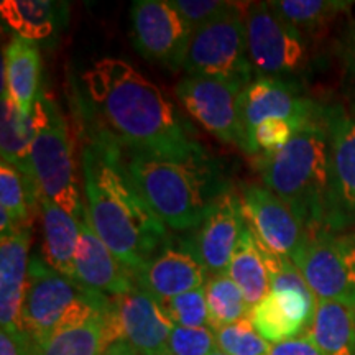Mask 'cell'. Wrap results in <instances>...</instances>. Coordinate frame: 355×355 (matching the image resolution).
<instances>
[{"mask_svg":"<svg viewBox=\"0 0 355 355\" xmlns=\"http://www.w3.org/2000/svg\"><path fill=\"white\" fill-rule=\"evenodd\" d=\"M92 130L117 141L122 150L159 158L188 159L207 152L175 104L122 58H101L83 73Z\"/></svg>","mask_w":355,"mask_h":355,"instance_id":"obj_1","label":"cell"},{"mask_svg":"<svg viewBox=\"0 0 355 355\" xmlns=\"http://www.w3.org/2000/svg\"><path fill=\"white\" fill-rule=\"evenodd\" d=\"M81 168L92 229L135 273L165 245L166 225L141 198L117 141L91 130L83 146Z\"/></svg>","mask_w":355,"mask_h":355,"instance_id":"obj_2","label":"cell"},{"mask_svg":"<svg viewBox=\"0 0 355 355\" xmlns=\"http://www.w3.org/2000/svg\"><path fill=\"white\" fill-rule=\"evenodd\" d=\"M123 152L127 171L137 189L166 227L194 230L232 189L219 159L204 152L188 159L159 158Z\"/></svg>","mask_w":355,"mask_h":355,"instance_id":"obj_3","label":"cell"},{"mask_svg":"<svg viewBox=\"0 0 355 355\" xmlns=\"http://www.w3.org/2000/svg\"><path fill=\"white\" fill-rule=\"evenodd\" d=\"M255 162L265 188L290 207L306 234L326 230L331 184L326 112L301 128L283 148L257 157Z\"/></svg>","mask_w":355,"mask_h":355,"instance_id":"obj_4","label":"cell"},{"mask_svg":"<svg viewBox=\"0 0 355 355\" xmlns=\"http://www.w3.org/2000/svg\"><path fill=\"white\" fill-rule=\"evenodd\" d=\"M114 306V298L55 272L42 259L30 260L21 331L32 343L81 326Z\"/></svg>","mask_w":355,"mask_h":355,"instance_id":"obj_5","label":"cell"},{"mask_svg":"<svg viewBox=\"0 0 355 355\" xmlns=\"http://www.w3.org/2000/svg\"><path fill=\"white\" fill-rule=\"evenodd\" d=\"M35 135L32 166L42 196L64 209L78 222L87 220L79 193L76 162L68 123L56 102L40 92L33 109Z\"/></svg>","mask_w":355,"mask_h":355,"instance_id":"obj_6","label":"cell"},{"mask_svg":"<svg viewBox=\"0 0 355 355\" xmlns=\"http://www.w3.org/2000/svg\"><path fill=\"white\" fill-rule=\"evenodd\" d=\"M270 275V293L250 309V322L266 343L278 344L308 334L318 298L288 257L270 250L259 241Z\"/></svg>","mask_w":355,"mask_h":355,"instance_id":"obj_7","label":"cell"},{"mask_svg":"<svg viewBox=\"0 0 355 355\" xmlns=\"http://www.w3.org/2000/svg\"><path fill=\"white\" fill-rule=\"evenodd\" d=\"M248 58L257 78L298 83L311 64L309 40L283 20L270 2L250 3L245 12Z\"/></svg>","mask_w":355,"mask_h":355,"instance_id":"obj_8","label":"cell"},{"mask_svg":"<svg viewBox=\"0 0 355 355\" xmlns=\"http://www.w3.org/2000/svg\"><path fill=\"white\" fill-rule=\"evenodd\" d=\"M183 69L188 76L219 79L241 91L252 83L245 17L239 8L191 33Z\"/></svg>","mask_w":355,"mask_h":355,"instance_id":"obj_9","label":"cell"},{"mask_svg":"<svg viewBox=\"0 0 355 355\" xmlns=\"http://www.w3.org/2000/svg\"><path fill=\"white\" fill-rule=\"evenodd\" d=\"M293 263L318 300L355 308V232L311 234Z\"/></svg>","mask_w":355,"mask_h":355,"instance_id":"obj_10","label":"cell"},{"mask_svg":"<svg viewBox=\"0 0 355 355\" xmlns=\"http://www.w3.org/2000/svg\"><path fill=\"white\" fill-rule=\"evenodd\" d=\"M130 20L133 46L145 60L170 71L183 69L193 32L170 0H137Z\"/></svg>","mask_w":355,"mask_h":355,"instance_id":"obj_11","label":"cell"},{"mask_svg":"<svg viewBox=\"0 0 355 355\" xmlns=\"http://www.w3.org/2000/svg\"><path fill=\"white\" fill-rule=\"evenodd\" d=\"M331 137V184L326 230L349 232L355 227V115L343 107L326 109Z\"/></svg>","mask_w":355,"mask_h":355,"instance_id":"obj_12","label":"cell"},{"mask_svg":"<svg viewBox=\"0 0 355 355\" xmlns=\"http://www.w3.org/2000/svg\"><path fill=\"white\" fill-rule=\"evenodd\" d=\"M176 99L183 104L188 114L216 139L227 145L245 150V139L239 115L241 89L219 79L186 76L175 89Z\"/></svg>","mask_w":355,"mask_h":355,"instance_id":"obj_13","label":"cell"},{"mask_svg":"<svg viewBox=\"0 0 355 355\" xmlns=\"http://www.w3.org/2000/svg\"><path fill=\"white\" fill-rule=\"evenodd\" d=\"M326 107L308 97L300 83L275 78H254L239 97V115L247 139L255 127L270 119H288L309 123L321 117ZM245 153V150H243Z\"/></svg>","mask_w":355,"mask_h":355,"instance_id":"obj_14","label":"cell"},{"mask_svg":"<svg viewBox=\"0 0 355 355\" xmlns=\"http://www.w3.org/2000/svg\"><path fill=\"white\" fill-rule=\"evenodd\" d=\"M245 224L241 194L230 189L217 201L202 224L181 243L198 257L207 275L219 277L227 273Z\"/></svg>","mask_w":355,"mask_h":355,"instance_id":"obj_15","label":"cell"},{"mask_svg":"<svg viewBox=\"0 0 355 355\" xmlns=\"http://www.w3.org/2000/svg\"><path fill=\"white\" fill-rule=\"evenodd\" d=\"M241 199L247 224L257 237L275 254L295 260L308 234L290 207L259 184L243 186Z\"/></svg>","mask_w":355,"mask_h":355,"instance_id":"obj_16","label":"cell"},{"mask_svg":"<svg viewBox=\"0 0 355 355\" xmlns=\"http://www.w3.org/2000/svg\"><path fill=\"white\" fill-rule=\"evenodd\" d=\"M133 277L137 286L159 303L199 290L207 283V272L201 261L181 242L163 245Z\"/></svg>","mask_w":355,"mask_h":355,"instance_id":"obj_17","label":"cell"},{"mask_svg":"<svg viewBox=\"0 0 355 355\" xmlns=\"http://www.w3.org/2000/svg\"><path fill=\"white\" fill-rule=\"evenodd\" d=\"M114 303L125 343L140 355H170L168 345L175 324L158 300L135 286L125 295L115 296Z\"/></svg>","mask_w":355,"mask_h":355,"instance_id":"obj_18","label":"cell"},{"mask_svg":"<svg viewBox=\"0 0 355 355\" xmlns=\"http://www.w3.org/2000/svg\"><path fill=\"white\" fill-rule=\"evenodd\" d=\"M79 242L74 255V277L84 286L107 296H121L137 286L135 277L102 242L91 222H79Z\"/></svg>","mask_w":355,"mask_h":355,"instance_id":"obj_19","label":"cell"},{"mask_svg":"<svg viewBox=\"0 0 355 355\" xmlns=\"http://www.w3.org/2000/svg\"><path fill=\"white\" fill-rule=\"evenodd\" d=\"M30 229L0 239V322L2 331H21L28 288Z\"/></svg>","mask_w":355,"mask_h":355,"instance_id":"obj_20","label":"cell"},{"mask_svg":"<svg viewBox=\"0 0 355 355\" xmlns=\"http://www.w3.org/2000/svg\"><path fill=\"white\" fill-rule=\"evenodd\" d=\"M42 55L37 42L13 35L3 50L2 94L7 92L20 112L32 117L40 96Z\"/></svg>","mask_w":355,"mask_h":355,"instance_id":"obj_21","label":"cell"},{"mask_svg":"<svg viewBox=\"0 0 355 355\" xmlns=\"http://www.w3.org/2000/svg\"><path fill=\"white\" fill-rule=\"evenodd\" d=\"M123 340L115 303L112 308L81 326L71 327L32 343V355H104L110 345Z\"/></svg>","mask_w":355,"mask_h":355,"instance_id":"obj_22","label":"cell"},{"mask_svg":"<svg viewBox=\"0 0 355 355\" xmlns=\"http://www.w3.org/2000/svg\"><path fill=\"white\" fill-rule=\"evenodd\" d=\"M0 112H2L0 114L2 115V127H0L2 162L10 163L24 175L30 194L40 201L42 193H40L32 166V141L35 135L33 117H26L21 114L7 92L2 94Z\"/></svg>","mask_w":355,"mask_h":355,"instance_id":"obj_23","label":"cell"},{"mask_svg":"<svg viewBox=\"0 0 355 355\" xmlns=\"http://www.w3.org/2000/svg\"><path fill=\"white\" fill-rule=\"evenodd\" d=\"M43 224V261L55 272L74 278V255L79 242V222L48 198H40Z\"/></svg>","mask_w":355,"mask_h":355,"instance_id":"obj_24","label":"cell"},{"mask_svg":"<svg viewBox=\"0 0 355 355\" xmlns=\"http://www.w3.org/2000/svg\"><path fill=\"white\" fill-rule=\"evenodd\" d=\"M308 336L321 355H355V313L349 306L318 300Z\"/></svg>","mask_w":355,"mask_h":355,"instance_id":"obj_25","label":"cell"},{"mask_svg":"<svg viewBox=\"0 0 355 355\" xmlns=\"http://www.w3.org/2000/svg\"><path fill=\"white\" fill-rule=\"evenodd\" d=\"M227 275L242 290L250 309L265 300L270 293L268 268L261 254L259 239L248 224H245L241 241L230 260Z\"/></svg>","mask_w":355,"mask_h":355,"instance_id":"obj_26","label":"cell"},{"mask_svg":"<svg viewBox=\"0 0 355 355\" xmlns=\"http://www.w3.org/2000/svg\"><path fill=\"white\" fill-rule=\"evenodd\" d=\"M2 19L21 38H48L56 28V7L48 0H3L0 3Z\"/></svg>","mask_w":355,"mask_h":355,"instance_id":"obj_27","label":"cell"},{"mask_svg":"<svg viewBox=\"0 0 355 355\" xmlns=\"http://www.w3.org/2000/svg\"><path fill=\"white\" fill-rule=\"evenodd\" d=\"M204 290H206L209 327L212 331L250 316V306L245 296L227 273L211 277Z\"/></svg>","mask_w":355,"mask_h":355,"instance_id":"obj_28","label":"cell"},{"mask_svg":"<svg viewBox=\"0 0 355 355\" xmlns=\"http://www.w3.org/2000/svg\"><path fill=\"white\" fill-rule=\"evenodd\" d=\"M270 6L283 20L306 35L322 28L340 13L347 12L352 2H347V0H272Z\"/></svg>","mask_w":355,"mask_h":355,"instance_id":"obj_29","label":"cell"},{"mask_svg":"<svg viewBox=\"0 0 355 355\" xmlns=\"http://www.w3.org/2000/svg\"><path fill=\"white\" fill-rule=\"evenodd\" d=\"M0 211L10 217L15 227L30 229L32 217L40 211V201L30 194L21 173L10 163L0 165Z\"/></svg>","mask_w":355,"mask_h":355,"instance_id":"obj_30","label":"cell"},{"mask_svg":"<svg viewBox=\"0 0 355 355\" xmlns=\"http://www.w3.org/2000/svg\"><path fill=\"white\" fill-rule=\"evenodd\" d=\"M217 349L227 355H268L272 344L261 337L245 318L214 331Z\"/></svg>","mask_w":355,"mask_h":355,"instance_id":"obj_31","label":"cell"},{"mask_svg":"<svg viewBox=\"0 0 355 355\" xmlns=\"http://www.w3.org/2000/svg\"><path fill=\"white\" fill-rule=\"evenodd\" d=\"M304 125H308V123L288 121V119H270V121L261 122L248 135L245 153L257 158L261 155L277 152V150L283 148Z\"/></svg>","mask_w":355,"mask_h":355,"instance_id":"obj_32","label":"cell"},{"mask_svg":"<svg viewBox=\"0 0 355 355\" xmlns=\"http://www.w3.org/2000/svg\"><path fill=\"white\" fill-rule=\"evenodd\" d=\"M162 308L168 319L180 327H206L209 326L206 290L199 288L184 295L163 301Z\"/></svg>","mask_w":355,"mask_h":355,"instance_id":"obj_33","label":"cell"},{"mask_svg":"<svg viewBox=\"0 0 355 355\" xmlns=\"http://www.w3.org/2000/svg\"><path fill=\"white\" fill-rule=\"evenodd\" d=\"M217 349L214 331L206 327H173L170 355H211Z\"/></svg>","mask_w":355,"mask_h":355,"instance_id":"obj_34","label":"cell"},{"mask_svg":"<svg viewBox=\"0 0 355 355\" xmlns=\"http://www.w3.org/2000/svg\"><path fill=\"white\" fill-rule=\"evenodd\" d=\"M170 2L189 25L191 32L239 8L235 7V3L220 2V0H170Z\"/></svg>","mask_w":355,"mask_h":355,"instance_id":"obj_35","label":"cell"},{"mask_svg":"<svg viewBox=\"0 0 355 355\" xmlns=\"http://www.w3.org/2000/svg\"><path fill=\"white\" fill-rule=\"evenodd\" d=\"M0 355H32V340L24 331H2Z\"/></svg>","mask_w":355,"mask_h":355,"instance_id":"obj_36","label":"cell"},{"mask_svg":"<svg viewBox=\"0 0 355 355\" xmlns=\"http://www.w3.org/2000/svg\"><path fill=\"white\" fill-rule=\"evenodd\" d=\"M268 355H321L308 334L272 344Z\"/></svg>","mask_w":355,"mask_h":355,"instance_id":"obj_37","label":"cell"},{"mask_svg":"<svg viewBox=\"0 0 355 355\" xmlns=\"http://www.w3.org/2000/svg\"><path fill=\"white\" fill-rule=\"evenodd\" d=\"M345 73H347L350 86L355 94V28L350 32L347 44H345Z\"/></svg>","mask_w":355,"mask_h":355,"instance_id":"obj_38","label":"cell"},{"mask_svg":"<svg viewBox=\"0 0 355 355\" xmlns=\"http://www.w3.org/2000/svg\"><path fill=\"white\" fill-rule=\"evenodd\" d=\"M104 355H140V354L137 352L130 344L125 343V340H119V343L110 345V347L104 352Z\"/></svg>","mask_w":355,"mask_h":355,"instance_id":"obj_39","label":"cell"},{"mask_svg":"<svg viewBox=\"0 0 355 355\" xmlns=\"http://www.w3.org/2000/svg\"><path fill=\"white\" fill-rule=\"evenodd\" d=\"M211 355H227V354H224V352H222V350H220V349H216V350H214V352H212Z\"/></svg>","mask_w":355,"mask_h":355,"instance_id":"obj_40","label":"cell"},{"mask_svg":"<svg viewBox=\"0 0 355 355\" xmlns=\"http://www.w3.org/2000/svg\"><path fill=\"white\" fill-rule=\"evenodd\" d=\"M354 313H355V308H354Z\"/></svg>","mask_w":355,"mask_h":355,"instance_id":"obj_41","label":"cell"}]
</instances>
